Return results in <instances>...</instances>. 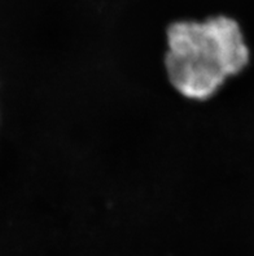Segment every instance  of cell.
Returning <instances> with one entry per match:
<instances>
[{
	"instance_id": "cell-1",
	"label": "cell",
	"mask_w": 254,
	"mask_h": 256,
	"mask_svg": "<svg viewBox=\"0 0 254 256\" xmlns=\"http://www.w3.org/2000/svg\"><path fill=\"white\" fill-rule=\"evenodd\" d=\"M249 58L242 28L231 17L179 20L166 28V77L175 92L188 100L214 96L227 78L244 70Z\"/></svg>"
}]
</instances>
